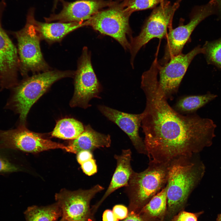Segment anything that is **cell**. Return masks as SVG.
Returning <instances> with one entry per match:
<instances>
[{"label": "cell", "mask_w": 221, "mask_h": 221, "mask_svg": "<svg viewBox=\"0 0 221 221\" xmlns=\"http://www.w3.org/2000/svg\"><path fill=\"white\" fill-rule=\"evenodd\" d=\"M141 88L146 99L142 123L149 161L169 162L180 156L198 153L211 145L216 127L212 120L176 111L155 81H143Z\"/></svg>", "instance_id": "1"}, {"label": "cell", "mask_w": 221, "mask_h": 221, "mask_svg": "<svg viewBox=\"0 0 221 221\" xmlns=\"http://www.w3.org/2000/svg\"><path fill=\"white\" fill-rule=\"evenodd\" d=\"M198 154L180 156L170 163L166 187L167 205L170 212L185 204L204 174L205 167Z\"/></svg>", "instance_id": "2"}, {"label": "cell", "mask_w": 221, "mask_h": 221, "mask_svg": "<svg viewBox=\"0 0 221 221\" xmlns=\"http://www.w3.org/2000/svg\"><path fill=\"white\" fill-rule=\"evenodd\" d=\"M75 72L50 70L27 77L11 89L5 108L18 114L19 125L25 126L28 114L33 105L54 83L73 76Z\"/></svg>", "instance_id": "3"}, {"label": "cell", "mask_w": 221, "mask_h": 221, "mask_svg": "<svg viewBox=\"0 0 221 221\" xmlns=\"http://www.w3.org/2000/svg\"><path fill=\"white\" fill-rule=\"evenodd\" d=\"M170 163L149 161L148 168L144 171L140 173L133 171L125 187L129 199L128 212L140 211V209L166 186Z\"/></svg>", "instance_id": "4"}, {"label": "cell", "mask_w": 221, "mask_h": 221, "mask_svg": "<svg viewBox=\"0 0 221 221\" xmlns=\"http://www.w3.org/2000/svg\"><path fill=\"white\" fill-rule=\"evenodd\" d=\"M204 53L203 47L198 45L187 54L182 53L173 56L163 65L159 63L156 56L149 69L144 73L157 82L167 99H172L192 60Z\"/></svg>", "instance_id": "5"}, {"label": "cell", "mask_w": 221, "mask_h": 221, "mask_svg": "<svg viewBox=\"0 0 221 221\" xmlns=\"http://www.w3.org/2000/svg\"><path fill=\"white\" fill-rule=\"evenodd\" d=\"M181 1L176 0L172 4L170 1L165 0L153 9L140 33L130 41V61L133 67L136 56L142 47L154 38H166L169 31L173 28V17Z\"/></svg>", "instance_id": "6"}, {"label": "cell", "mask_w": 221, "mask_h": 221, "mask_svg": "<svg viewBox=\"0 0 221 221\" xmlns=\"http://www.w3.org/2000/svg\"><path fill=\"white\" fill-rule=\"evenodd\" d=\"M218 5L215 0H210L206 4L194 6L189 15L190 20L184 24L181 18L177 27L171 28L165 39L167 43L165 53L159 63L161 65L167 63L172 57L182 53L183 48L192 32L203 21L212 15H216Z\"/></svg>", "instance_id": "7"}, {"label": "cell", "mask_w": 221, "mask_h": 221, "mask_svg": "<svg viewBox=\"0 0 221 221\" xmlns=\"http://www.w3.org/2000/svg\"><path fill=\"white\" fill-rule=\"evenodd\" d=\"M13 33L17 41L19 71L21 75L25 76L29 72L50 70L41 51V37L33 25L27 20L23 29Z\"/></svg>", "instance_id": "8"}, {"label": "cell", "mask_w": 221, "mask_h": 221, "mask_svg": "<svg viewBox=\"0 0 221 221\" xmlns=\"http://www.w3.org/2000/svg\"><path fill=\"white\" fill-rule=\"evenodd\" d=\"M0 148L31 153L60 149L73 153L69 146L46 139L42 134L31 131L25 126L22 125L15 129L0 130Z\"/></svg>", "instance_id": "9"}, {"label": "cell", "mask_w": 221, "mask_h": 221, "mask_svg": "<svg viewBox=\"0 0 221 221\" xmlns=\"http://www.w3.org/2000/svg\"><path fill=\"white\" fill-rule=\"evenodd\" d=\"M130 13L119 7L98 11L87 21V26L116 40L125 50H129L133 37L129 26Z\"/></svg>", "instance_id": "10"}, {"label": "cell", "mask_w": 221, "mask_h": 221, "mask_svg": "<svg viewBox=\"0 0 221 221\" xmlns=\"http://www.w3.org/2000/svg\"><path fill=\"white\" fill-rule=\"evenodd\" d=\"M74 76V92L70 105L87 108L91 106L89 102L91 99L100 98L99 94L102 87L92 67L90 53L86 47L83 48Z\"/></svg>", "instance_id": "11"}, {"label": "cell", "mask_w": 221, "mask_h": 221, "mask_svg": "<svg viewBox=\"0 0 221 221\" xmlns=\"http://www.w3.org/2000/svg\"><path fill=\"white\" fill-rule=\"evenodd\" d=\"M104 189L98 184L87 190L61 189L56 194L55 197L61 209L62 218L67 221H94L90 203L95 195Z\"/></svg>", "instance_id": "12"}, {"label": "cell", "mask_w": 221, "mask_h": 221, "mask_svg": "<svg viewBox=\"0 0 221 221\" xmlns=\"http://www.w3.org/2000/svg\"><path fill=\"white\" fill-rule=\"evenodd\" d=\"M6 6L0 1V82L1 89H12L18 83L19 61L17 50L3 28L1 20Z\"/></svg>", "instance_id": "13"}, {"label": "cell", "mask_w": 221, "mask_h": 221, "mask_svg": "<svg viewBox=\"0 0 221 221\" xmlns=\"http://www.w3.org/2000/svg\"><path fill=\"white\" fill-rule=\"evenodd\" d=\"M98 109L103 115L116 124L127 134L138 152L147 156L144 141L139 136L138 132L142 123V113L129 114L101 105L98 106Z\"/></svg>", "instance_id": "14"}, {"label": "cell", "mask_w": 221, "mask_h": 221, "mask_svg": "<svg viewBox=\"0 0 221 221\" xmlns=\"http://www.w3.org/2000/svg\"><path fill=\"white\" fill-rule=\"evenodd\" d=\"M63 8L58 14H52L45 17L46 22L53 21L59 22H83L90 19L100 8L106 5L101 1L80 0L73 2L63 0Z\"/></svg>", "instance_id": "15"}, {"label": "cell", "mask_w": 221, "mask_h": 221, "mask_svg": "<svg viewBox=\"0 0 221 221\" xmlns=\"http://www.w3.org/2000/svg\"><path fill=\"white\" fill-rule=\"evenodd\" d=\"M27 20L34 26L41 39L49 44L60 41L67 34L82 27L87 26V21L83 22H41L35 19L34 10H31Z\"/></svg>", "instance_id": "16"}, {"label": "cell", "mask_w": 221, "mask_h": 221, "mask_svg": "<svg viewBox=\"0 0 221 221\" xmlns=\"http://www.w3.org/2000/svg\"><path fill=\"white\" fill-rule=\"evenodd\" d=\"M117 166L110 185L102 198L91 208L94 215L104 201L117 189L127 185L133 171L131 165V152L130 149H123L121 155H115Z\"/></svg>", "instance_id": "17"}, {"label": "cell", "mask_w": 221, "mask_h": 221, "mask_svg": "<svg viewBox=\"0 0 221 221\" xmlns=\"http://www.w3.org/2000/svg\"><path fill=\"white\" fill-rule=\"evenodd\" d=\"M111 143L109 135L98 132L88 125L84 127L83 131L77 138L73 140L68 145L73 153L77 154L82 150L92 152L99 148L109 147Z\"/></svg>", "instance_id": "18"}, {"label": "cell", "mask_w": 221, "mask_h": 221, "mask_svg": "<svg viewBox=\"0 0 221 221\" xmlns=\"http://www.w3.org/2000/svg\"><path fill=\"white\" fill-rule=\"evenodd\" d=\"M217 97L216 95L209 92L203 95L183 96L177 101L174 109L180 114H191L194 113Z\"/></svg>", "instance_id": "19"}, {"label": "cell", "mask_w": 221, "mask_h": 221, "mask_svg": "<svg viewBox=\"0 0 221 221\" xmlns=\"http://www.w3.org/2000/svg\"><path fill=\"white\" fill-rule=\"evenodd\" d=\"M82 122L73 118H64L58 121L52 132V137L63 139L73 140L84 131Z\"/></svg>", "instance_id": "20"}, {"label": "cell", "mask_w": 221, "mask_h": 221, "mask_svg": "<svg viewBox=\"0 0 221 221\" xmlns=\"http://www.w3.org/2000/svg\"><path fill=\"white\" fill-rule=\"evenodd\" d=\"M61 214L57 203L45 207L32 206L25 212L26 221H56Z\"/></svg>", "instance_id": "21"}, {"label": "cell", "mask_w": 221, "mask_h": 221, "mask_svg": "<svg viewBox=\"0 0 221 221\" xmlns=\"http://www.w3.org/2000/svg\"><path fill=\"white\" fill-rule=\"evenodd\" d=\"M166 187L153 196L141 209L140 212L143 215L154 217H160L166 209Z\"/></svg>", "instance_id": "22"}, {"label": "cell", "mask_w": 221, "mask_h": 221, "mask_svg": "<svg viewBox=\"0 0 221 221\" xmlns=\"http://www.w3.org/2000/svg\"><path fill=\"white\" fill-rule=\"evenodd\" d=\"M207 64L221 69V37L211 41H206L202 47Z\"/></svg>", "instance_id": "23"}, {"label": "cell", "mask_w": 221, "mask_h": 221, "mask_svg": "<svg viewBox=\"0 0 221 221\" xmlns=\"http://www.w3.org/2000/svg\"><path fill=\"white\" fill-rule=\"evenodd\" d=\"M16 151L0 148V175H5L21 171L14 153Z\"/></svg>", "instance_id": "24"}, {"label": "cell", "mask_w": 221, "mask_h": 221, "mask_svg": "<svg viewBox=\"0 0 221 221\" xmlns=\"http://www.w3.org/2000/svg\"><path fill=\"white\" fill-rule=\"evenodd\" d=\"M165 0H128L125 10L131 14L136 11L153 9Z\"/></svg>", "instance_id": "25"}, {"label": "cell", "mask_w": 221, "mask_h": 221, "mask_svg": "<svg viewBox=\"0 0 221 221\" xmlns=\"http://www.w3.org/2000/svg\"><path fill=\"white\" fill-rule=\"evenodd\" d=\"M203 212L193 213L182 211L174 216L171 221H197L198 217Z\"/></svg>", "instance_id": "26"}, {"label": "cell", "mask_w": 221, "mask_h": 221, "mask_svg": "<svg viewBox=\"0 0 221 221\" xmlns=\"http://www.w3.org/2000/svg\"><path fill=\"white\" fill-rule=\"evenodd\" d=\"M80 165L83 172L88 176L93 175L97 171L96 161L93 158L83 163Z\"/></svg>", "instance_id": "27"}, {"label": "cell", "mask_w": 221, "mask_h": 221, "mask_svg": "<svg viewBox=\"0 0 221 221\" xmlns=\"http://www.w3.org/2000/svg\"><path fill=\"white\" fill-rule=\"evenodd\" d=\"M113 212L117 218L122 220L126 218L128 214V209L125 206L121 204L115 205L113 207Z\"/></svg>", "instance_id": "28"}, {"label": "cell", "mask_w": 221, "mask_h": 221, "mask_svg": "<svg viewBox=\"0 0 221 221\" xmlns=\"http://www.w3.org/2000/svg\"><path fill=\"white\" fill-rule=\"evenodd\" d=\"M93 158L92 152L88 150H82L77 153V159L80 165Z\"/></svg>", "instance_id": "29"}, {"label": "cell", "mask_w": 221, "mask_h": 221, "mask_svg": "<svg viewBox=\"0 0 221 221\" xmlns=\"http://www.w3.org/2000/svg\"><path fill=\"white\" fill-rule=\"evenodd\" d=\"M121 221H145L144 215L139 212H130L127 217Z\"/></svg>", "instance_id": "30"}, {"label": "cell", "mask_w": 221, "mask_h": 221, "mask_svg": "<svg viewBox=\"0 0 221 221\" xmlns=\"http://www.w3.org/2000/svg\"><path fill=\"white\" fill-rule=\"evenodd\" d=\"M103 221H119L112 211L107 210L103 215Z\"/></svg>", "instance_id": "31"}, {"label": "cell", "mask_w": 221, "mask_h": 221, "mask_svg": "<svg viewBox=\"0 0 221 221\" xmlns=\"http://www.w3.org/2000/svg\"><path fill=\"white\" fill-rule=\"evenodd\" d=\"M217 3L218 10L216 16L217 19L221 21V0H215Z\"/></svg>", "instance_id": "32"}, {"label": "cell", "mask_w": 221, "mask_h": 221, "mask_svg": "<svg viewBox=\"0 0 221 221\" xmlns=\"http://www.w3.org/2000/svg\"><path fill=\"white\" fill-rule=\"evenodd\" d=\"M63 0H54V6L53 7V10H54L56 8L57 4L59 1H60L62 2Z\"/></svg>", "instance_id": "33"}, {"label": "cell", "mask_w": 221, "mask_h": 221, "mask_svg": "<svg viewBox=\"0 0 221 221\" xmlns=\"http://www.w3.org/2000/svg\"><path fill=\"white\" fill-rule=\"evenodd\" d=\"M216 221H221V213L218 215Z\"/></svg>", "instance_id": "34"}, {"label": "cell", "mask_w": 221, "mask_h": 221, "mask_svg": "<svg viewBox=\"0 0 221 221\" xmlns=\"http://www.w3.org/2000/svg\"><path fill=\"white\" fill-rule=\"evenodd\" d=\"M60 221H67L65 220V219L62 218V219Z\"/></svg>", "instance_id": "35"}]
</instances>
